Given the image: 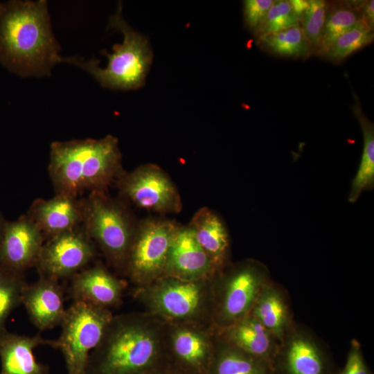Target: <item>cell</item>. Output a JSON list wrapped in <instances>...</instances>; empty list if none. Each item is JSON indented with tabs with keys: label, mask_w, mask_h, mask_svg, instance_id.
Returning a JSON list of instances; mask_svg holds the SVG:
<instances>
[{
	"label": "cell",
	"mask_w": 374,
	"mask_h": 374,
	"mask_svg": "<svg viewBox=\"0 0 374 374\" xmlns=\"http://www.w3.org/2000/svg\"><path fill=\"white\" fill-rule=\"evenodd\" d=\"M46 0L0 2V64L21 78L51 75L61 63Z\"/></svg>",
	"instance_id": "1"
},
{
	"label": "cell",
	"mask_w": 374,
	"mask_h": 374,
	"mask_svg": "<svg viewBox=\"0 0 374 374\" xmlns=\"http://www.w3.org/2000/svg\"><path fill=\"white\" fill-rule=\"evenodd\" d=\"M167 323L146 312L114 315L85 374H146L168 363Z\"/></svg>",
	"instance_id": "2"
},
{
	"label": "cell",
	"mask_w": 374,
	"mask_h": 374,
	"mask_svg": "<svg viewBox=\"0 0 374 374\" xmlns=\"http://www.w3.org/2000/svg\"><path fill=\"white\" fill-rule=\"evenodd\" d=\"M48 169L55 194L73 197L106 191L124 171L118 139L112 135L52 142Z\"/></svg>",
	"instance_id": "3"
},
{
	"label": "cell",
	"mask_w": 374,
	"mask_h": 374,
	"mask_svg": "<svg viewBox=\"0 0 374 374\" xmlns=\"http://www.w3.org/2000/svg\"><path fill=\"white\" fill-rule=\"evenodd\" d=\"M107 28L119 31L123 42L113 46V51H103L108 60L105 68L94 57H62L61 63L76 66L90 74L102 87L121 90L135 89L144 84L152 60L147 39L134 30L122 16V5L110 16Z\"/></svg>",
	"instance_id": "4"
},
{
	"label": "cell",
	"mask_w": 374,
	"mask_h": 374,
	"mask_svg": "<svg viewBox=\"0 0 374 374\" xmlns=\"http://www.w3.org/2000/svg\"><path fill=\"white\" fill-rule=\"evenodd\" d=\"M213 277L185 280L162 276L135 288L134 297L144 306L145 311L166 323L213 325Z\"/></svg>",
	"instance_id": "5"
},
{
	"label": "cell",
	"mask_w": 374,
	"mask_h": 374,
	"mask_svg": "<svg viewBox=\"0 0 374 374\" xmlns=\"http://www.w3.org/2000/svg\"><path fill=\"white\" fill-rule=\"evenodd\" d=\"M136 224L126 207L106 191L91 192L84 199L82 226L107 262L122 276Z\"/></svg>",
	"instance_id": "6"
},
{
	"label": "cell",
	"mask_w": 374,
	"mask_h": 374,
	"mask_svg": "<svg viewBox=\"0 0 374 374\" xmlns=\"http://www.w3.org/2000/svg\"><path fill=\"white\" fill-rule=\"evenodd\" d=\"M270 281L267 267L253 259L229 264L213 278V325L230 326L248 315Z\"/></svg>",
	"instance_id": "7"
},
{
	"label": "cell",
	"mask_w": 374,
	"mask_h": 374,
	"mask_svg": "<svg viewBox=\"0 0 374 374\" xmlns=\"http://www.w3.org/2000/svg\"><path fill=\"white\" fill-rule=\"evenodd\" d=\"M178 226L174 221L159 217L137 222L124 271V276L135 288L148 285L164 276Z\"/></svg>",
	"instance_id": "8"
},
{
	"label": "cell",
	"mask_w": 374,
	"mask_h": 374,
	"mask_svg": "<svg viewBox=\"0 0 374 374\" xmlns=\"http://www.w3.org/2000/svg\"><path fill=\"white\" fill-rule=\"evenodd\" d=\"M114 314L109 309L73 301L66 309L57 339L67 374H85L88 358L103 337Z\"/></svg>",
	"instance_id": "9"
},
{
	"label": "cell",
	"mask_w": 374,
	"mask_h": 374,
	"mask_svg": "<svg viewBox=\"0 0 374 374\" xmlns=\"http://www.w3.org/2000/svg\"><path fill=\"white\" fill-rule=\"evenodd\" d=\"M120 194L137 207L159 213H179L182 203L169 175L153 163L125 170L116 180Z\"/></svg>",
	"instance_id": "10"
},
{
	"label": "cell",
	"mask_w": 374,
	"mask_h": 374,
	"mask_svg": "<svg viewBox=\"0 0 374 374\" xmlns=\"http://www.w3.org/2000/svg\"><path fill=\"white\" fill-rule=\"evenodd\" d=\"M215 341L213 325L167 323L168 363L187 374H207Z\"/></svg>",
	"instance_id": "11"
},
{
	"label": "cell",
	"mask_w": 374,
	"mask_h": 374,
	"mask_svg": "<svg viewBox=\"0 0 374 374\" xmlns=\"http://www.w3.org/2000/svg\"><path fill=\"white\" fill-rule=\"evenodd\" d=\"M96 254V244L82 225L46 240L35 267L39 276L71 278L86 268Z\"/></svg>",
	"instance_id": "12"
},
{
	"label": "cell",
	"mask_w": 374,
	"mask_h": 374,
	"mask_svg": "<svg viewBox=\"0 0 374 374\" xmlns=\"http://www.w3.org/2000/svg\"><path fill=\"white\" fill-rule=\"evenodd\" d=\"M45 238L27 215L6 220L0 239V266L15 273L35 266Z\"/></svg>",
	"instance_id": "13"
},
{
	"label": "cell",
	"mask_w": 374,
	"mask_h": 374,
	"mask_svg": "<svg viewBox=\"0 0 374 374\" xmlns=\"http://www.w3.org/2000/svg\"><path fill=\"white\" fill-rule=\"evenodd\" d=\"M126 285L125 280L98 262L71 277L69 294L73 301L110 309L121 303Z\"/></svg>",
	"instance_id": "14"
},
{
	"label": "cell",
	"mask_w": 374,
	"mask_h": 374,
	"mask_svg": "<svg viewBox=\"0 0 374 374\" xmlns=\"http://www.w3.org/2000/svg\"><path fill=\"white\" fill-rule=\"evenodd\" d=\"M217 273L191 229L188 225H179L170 249L163 276L201 280L211 278Z\"/></svg>",
	"instance_id": "15"
},
{
	"label": "cell",
	"mask_w": 374,
	"mask_h": 374,
	"mask_svg": "<svg viewBox=\"0 0 374 374\" xmlns=\"http://www.w3.org/2000/svg\"><path fill=\"white\" fill-rule=\"evenodd\" d=\"M64 294L59 280L53 278L39 276L37 281L26 284L21 304L38 330L44 331L61 326L66 310Z\"/></svg>",
	"instance_id": "16"
},
{
	"label": "cell",
	"mask_w": 374,
	"mask_h": 374,
	"mask_svg": "<svg viewBox=\"0 0 374 374\" xmlns=\"http://www.w3.org/2000/svg\"><path fill=\"white\" fill-rule=\"evenodd\" d=\"M26 215L46 240L82 225L84 199L62 194H55L49 199H37Z\"/></svg>",
	"instance_id": "17"
},
{
	"label": "cell",
	"mask_w": 374,
	"mask_h": 374,
	"mask_svg": "<svg viewBox=\"0 0 374 374\" xmlns=\"http://www.w3.org/2000/svg\"><path fill=\"white\" fill-rule=\"evenodd\" d=\"M39 346L58 348L57 340L40 335L27 336L7 331L0 335V374H48L47 367L39 363L33 353Z\"/></svg>",
	"instance_id": "18"
},
{
	"label": "cell",
	"mask_w": 374,
	"mask_h": 374,
	"mask_svg": "<svg viewBox=\"0 0 374 374\" xmlns=\"http://www.w3.org/2000/svg\"><path fill=\"white\" fill-rule=\"evenodd\" d=\"M188 226L217 272L230 264L229 235L219 215L202 207L194 214Z\"/></svg>",
	"instance_id": "19"
},
{
	"label": "cell",
	"mask_w": 374,
	"mask_h": 374,
	"mask_svg": "<svg viewBox=\"0 0 374 374\" xmlns=\"http://www.w3.org/2000/svg\"><path fill=\"white\" fill-rule=\"evenodd\" d=\"M216 331L230 344L263 360L271 356L280 346L275 337L251 313L230 326Z\"/></svg>",
	"instance_id": "20"
},
{
	"label": "cell",
	"mask_w": 374,
	"mask_h": 374,
	"mask_svg": "<svg viewBox=\"0 0 374 374\" xmlns=\"http://www.w3.org/2000/svg\"><path fill=\"white\" fill-rule=\"evenodd\" d=\"M250 313L280 344L293 326L283 290L271 280L262 290Z\"/></svg>",
	"instance_id": "21"
},
{
	"label": "cell",
	"mask_w": 374,
	"mask_h": 374,
	"mask_svg": "<svg viewBox=\"0 0 374 374\" xmlns=\"http://www.w3.org/2000/svg\"><path fill=\"white\" fill-rule=\"evenodd\" d=\"M280 345L284 348L290 374H323L321 350L308 333L293 326Z\"/></svg>",
	"instance_id": "22"
},
{
	"label": "cell",
	"mask_w": 374,
	"mask_h": 374,
	"mask_svg": "<svg viewBox=\"0 0 374 374\" xmlns=\"http://www.w3.org/2000/svg\"><path fill=\"white\" fill-rule=\"evenodd\" d=\"M265 362L230 344L216 331L215 350L207 374H268Z\"/></svg>",
	"instance_id": "23"
},
{
	"label": "cell",
	"mask_w": 374,
	"mask_h": 374,
	"mask_svg": "<svg viewBox=\"0 0 374 374\" xmlns=\"http://www.w3.org/2000/svg\"><path fill=\"white\" fill-rule=\"evenodd\" d=\"M354 97L353 110L362 131L364 146L359 168L350 186V203H355L364 191L371 190L374 186V125L364 114L357 96Z\"/></svg>",
	"instance_id": "24"
},
{
	"label": "cell",
	"mask_w": 374,
	"mask_h": 374,
	"mask_svg": "<svg viewBox=\"0 0 374 374\" xmlns=\"http://www.w3.org/2000/svg\"><path fill=\"white\" fill-rule=\"evenodd\" d=\"M260 46L278 56L308 57L313 50L299 24L258 37Z\"/></svg>",
	"instance_id": "25"
},
{
	"label": "cell",
	"mask_w": 374,
	"mask_h": 374,
	"mask_svg": "<svg viewBox=\"0 0 374 374\" xmlns=\"http://www.w3.org/2000/svg\"><path fill=\"white\" fill-rule=\"evenodd\" d=\"M359 19V12L350 1L330 3L321 40L317 53L323 55L334 42L350 29Z\"/></svg>",
	"instance_id": "26"
},
{
	"label": "cell",
	"mask_w": 374,
	"mask_h": 374,
	"mask_svg": "<svg viewBox=\"0 0 374 374\" xmlns=\"http://www.w3.org/2000/svg\"><path fill=\"white\" fill-rule=\"evenodd\" d=\"M26 284L24 274L0 266V335L6 330V323L9 315L21 305Z\"/></svg>",
	"instance_id": "27"
},
{
	"label": "cell",
	"mask_w": 374,
	"mask_h": 374,
	"mask_svg": "<svg viewBox=\"0 0 374 374\" xmlns=\"http://www.w3.org/2000/svg\"><path fill=\"white\" fill-rule=\"evenodd\" d=\"M373 36V30L359 19L350 29L341 35L323 55L332 62H341L371 43Z\"/></svg>",
	"instance_id": "28"
},
{
	"label": "cell",
	"mask_w": 374,
	"mask_h": 374,
	"mask_svg": "<svg viewBox=\"0 0 374 374\" xmlns=\"http://www.w3.org/2000/svg\"><path fill=\"white\" fill-rule=\"evenodd\" d=\"M308 1L309 6L300 21V26L313 51L317 52L321 40L330 3L323 0Z\"/></svg>",
	"instance_id": "29"
},
{
	"label": "cell",
	"mask_w": 374,
	"mask_h": 374,
	"mask_svg": "<svg viewBox=\"0 0 374 374\" xmlns=\"http://www.w3.org/2000/svg\"><path fill=\"white\" fill-rule=\"evenodd\" d=\"M299 24L289 1H274L262 23L254 32L260 37Z\"/></svg>",
	"instance_id": "30"
},
{
	"label": "cell",
	"mask_w": 374,
	"mask_h": 374,
	"mask_svg": "<svg viewBox=\"0 0 374 374\" xmlns=\"http://www.w3.org/2000/svg\"><path fill=\"white\" fill-rule=\"evenodd\" d=\"M273 0H246L244 1V17L247 25L255 32L262 23Z\"/></svg>",
	"instance_id": "31"
},
{
	"label": "cell",
	"mask_w": 374,
	"mask_h": 374,
	"mask_svg": "<svg viewBox=\"0 0 374 374\" xmlns=\"http://www.w3.org/2000/svg\"><path fill=\"white\" fill-rule=\"evenodd\" d=\"M342 374H367L359 346L355 341L352 343L351 349Z\"/></svg>",
	"instance_id": "32"
},
{
	"label": "cell",
	"mask_w": 374,
	"mask_h": 374,
	"mask_svg": "<svg viewBox=\"0 0 374 374\" xmlns=\"http://www.w3.org/2000/svg\"><path fill=\"white\" fill-rule=\"evenodd\" d=\"M350 3L359 14L360 19L371 29H374V1L373 0Z\"/></svg>",
	"instance_id": "33"
},
{
	"label": "cell",
	"mask_w": 374,
	"mask_h": 374,
	"mask_svg": "<svg viewBox=\"0 0 374 374\" xmlns=\"http://www.w3.org/2000/svg\"><path fill=\"white\" fill-rule=\"evenodd\" d=\"M292 12L299 23L301 21L309 6L308 0H291L289 1Z\"/></svg>",
	"instance_id": "34"
},
{
	"label": "cell",
	"mask_w": 374,
	"mask_h": 374,
	"mask_svg": "<svg viewBox=\"0 0 374 374\" xmlns=\"http://www.w3.org/2000/svg\"><path fill=\"white\" fill-rule=\"evenodd\" d=\"M146 374H187L177 368L166 363Z\"/></svg>",
	"instance_id": "35"
},
{
	"label": "cell",
	"mask_w": 374,
	"mask_h": 374,
	"mask_svg": "<svg viewBox=\"0 0 374 374\" xmlns=\"http://www.w3.org/2000/svg\"><path fill=\"white\" fill-rule=\"evenodd\" d=\"M6 220L4 219L3 215L0 212V239L2 234L3 226L5 224Z\"/></svg>",
	"instance_id": "36"
}]
</instances>
